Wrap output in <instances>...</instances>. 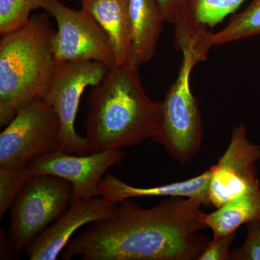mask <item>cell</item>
<instances>
[{"mask_svg": "<svg viewBox=\"0 0 260 260\" xmlns=\"http://www.w3.org/2000/svg\"><path fill=\"white\" fill-rule=\"evenodd\" d=\"M132 53L129 64L138 68L153 59L166 23L157 0H129Z\"/></svg>", "mask_w": 260, "mask_h": 260, "instance_id": "5bb4252c", "label": "cell"}, {"mask_svg": "<svg viewBox=\"0 0 260 260\" xmlns=\"http://www.w3.org/2000/svg\"><path fill=\"white\" fill-rule=\"evenodd\" d=\"M109 67L97 61L57 63L42 99L55 111L60 121L59 150L76 155L89 153L85 137L77 133L75 119L84 90L102 83Z\"/></svg>", "mask_w": 260, "mask_h": 260, "instance_id": "52a82bcc", "label": "cell"}, {"mask_svg": "<svg viewBox=\"0 0 260 260\" xmlns=\"http://www.w3.org/2000/svg\"><path fill=\"white\" fill-rule=\"evenodd\" d=\"M246 231L245 241L230 251L229 260H260V220L246 224Z\"/></svg>", "mask_w": 260, "mask_h": 260, "instance_id": "44dd1931", "label": "cell"}, {"mask_svg": "<svg viewBox=\"0 0 260 260\" xmlns=\"http://www.w3.org/2000/svg\"><path fill=\"white\" fill-rule=\"evenodd\" d=\"M259 159V145L251 143L246 126L239 124L233 130L225 153L210 167L211 205L220 208L243 191L260 186L256 167Z\"/></svg>", "mask_w": 260, "mask_h": 260, "instance_id": "30bf717a", "label": "cell"}, {"mask_svg": "<svg viewBox=\"0 0 260 260\" xmlns=\"http://www.w3.org/2000/svg\"><path fill=\"white\" fill-rule=\"evenodd\" d=\"M124 158L121 150L76 155L58 149L36 159L27 168L32 176L47 174L69 181L73 188L72 202L100 196L103 178L111 167L120 165Z\"/></svg>", "mask_w": 260, "mask_h": 260, "instance_id": "9c48e42d", "label": "cell"}, {"mask_svg": "<svg viewBox=\"0 0 260 260\" xmlns=\"http://www.w3.org/2000/svg\"><path fill=\"white\" fill-rule=\"evenodd\" d=\"M15 253H18L15 250L13 246L8 237L3 230L0 233V259H15Z\"/></svg>", "mask_w": 260, "mask_h": 260, "instance_id": "603a6c76", "label": "cell"}, {"mask_svg": "<svg viewBox=\"0 0 260 260\" xmlns=\"http://www.w3.org/2000/svg\"><path fill=\"white\" fill-rule=\"evenodd\" d=\"M44 10L57 23L53 41L56 62L97 61L109 68L116 64L107 34L86 10L71 9L59 0H47Z\"/></svg>", "mask_w": 260, "mask_h": 260, "instance_id": "ba28073f", "label": "cell"}, {"mask_svg": "<svg viewBox=\"0 0 260 260\" xmlns=\"http://www.w3.org/2000/svg\"><path fill=\"white\" fill-rule=\"evenodd\" d=\"M237 237V232L210 241L198 260H229L230 247Z\"/></svg>", "mask_w": 260, "mask_h": 260, "instance_id": "7402d4cb", "label": "cell"}, {"mask_svg": "<svg viewBox=\"0 0 260 260\" xmlns=\"http://www.w3.org/2000/svg\"><path fill=\"white\" fill-rule=\"evenodd\" d=\"M73 191L69 181L54 176L36 174L29 179L10 208L8 237L17 252L25 251L69 207Z\"/></svg>", "mask_w": 260, "mask_h": 260, "instance_id": "5b68a950", "label": "cell"}, {"mask_svg": "<svg viewBox=\"0 0 260 260\" xmlns=\"http://www.w3.org/2000/svg\"><path fill=\"white\" fill-rule=\"evenodd\" d=\"M181 52L182 60L177 79L162 102L161 127L152 140L184 165L198 153L203 143V120L199 104L191 92L190 78L195 65L205 59L194 49Z\"/></svg>", "mask_w": 260, "mask_h": 260, "instance_id": "277c9868", "label": "cell"}, {"mask_svg": "<svg viewBox=\"0 0 260 260\" xmlns=\"http://www.w3.org/2000/svg\"><path fill=\"white\" fill-rule=\"evenodd\" d=\"M246 0H191L189 12L198 25L213 28L234 14Z\"/></svg>", "mask_w": 260, "mask_h": 260, "instance_id": "ac0fdd59", "label": "cell"}, {"mask_svg": "<svg viewBox=\"0 0 260 260\" xmlns=\"http://www.w3.org/2000/svg\"><path fill=\"white\" fill-rule=\"evenodd\" d=\"M193 198L172 197L150 209L133 199L116 204L110 217L88 224L63 250L62 259L198 260L209 244L202 207Z\"/></svg>", "mask_w": 260, "mask_h": 260, "instance_id": "6da1fadb", "label": "cell"}, {"mask_svg": "<svg viewBox=\"0 0 260 260\" xmlns=\"http://www.w3.org/2000/svg\"><path fill=\"white\" fill-rule=\"evenodd\" d=\"M55 30L47 15L30 17L21 28L0 40V124L8 125L22 108L47 92L57 62Z\"/></svg>", "mask_w": 260, "mask_h": 260, "instance_id": "3957f363", "label": "cell"}, {"mask_svg": "<svg viewBox=\"0 0 260 260\" xmlns=\"http://www.w3.org/2000/svg\"><path fill=\"white\" fill-rule=\"evenodd\" d=\"M60 130L57 114L44 99L22 108L0 134V168L26 167L58 150Z\"/></svg>", "mask_w": 260, "mask_h": 260, "instance_id": "8992f818", "label": "cell"}, {"mask_svg": "<svg viewBox=\"0 0 260 260\" xmlns=\"http://www.w3.org/2000/svg\"><path fill=\"white\" fill-rule=\"evenodd\" d=\"M85 140L89 153L121 150L153 139L161 127L162 102L145 93L138 68H109L87 100Z\"/></svg>", "mask_w": 260, "mask_h": 260, "instance_id": "7a4b0ae2", "label": "cell"}, {"mask_svg": "<svg viewBox=\"0 0 260 260\" xmlns=\"http://www.w3.org/2000/svg\"><path fill=\"white\" fill-rule=\"evenodd\" d=\"M210 179L211 173L208 169L198 177L188 180L153 187H137L126 184L112 174H106L99 188L100 196L113 205L133 198L181 197L199 200L204 206L209 207L211 205L209 197Z\"/></svg>", "mask_w": 260, "mask_h": 260, "instance_id": "7c38bea8", "label": "cell"}, {"mask_svg": "<svg viewBox=\"0 0 260 260\" xmlns=\"http://www.w3.org/2000/svg\"><path fill=\"white\" fill-rule=\"evenodd\" d=\"M47 0H0V35L13 31L28 23L30 13L44 9Z\"/></svg>", "mask_w": 260, "mask_h": 260, "instance_id": "d6986e66", "label": "cell"}, {"mask_svg": "<svg viewBox=\"0 0 260 260\" xmlns=\"http://www.w3.org/2000/svg\"><path fill=\"white\" fill-rule=\"evenodd\" d=\"M166 23L174 25L175 47L181 51L188 49L207 59L211 44L212 32L208 28L198 25L189 12L191 0H157Z\"/></svg>", "mask_w": 260, "mask_h": 260, "instance_id": "2e32d148", "label": "cell"}, {"mask_svg": "<svg viewBox=\"0 0 260 260\" xmlns=\"http://www.w3.org/2000/svg\"><path fill=\"white\" fill-rule=\"evenodd\" d=\"M116 205L102 196L70 202L69 207L25 249L30 260H55L78 229L110 217Z\"/></svg>", "mask_w": 260, "mask_h": 260, "instance_id": "8fae6325", "label": "cell"}, {"mask_svg": "<svg viewBox=\"0 0 260 260\" xmlns=\"http://www.w3.org/2000/svg\"><path fill=\"white\" fill-rule=\"evenodd\" d=\"M203 219L213 232V239L226 237L244 224L260 220V186L243 191L213 213L203 214Z\"/></svg>", "mask_w": 260, "mask_h": 260, "instance_id": "9a60e30c", "label": "cell"}, {"mask_svg": "<svg viewBox=\"0 0 260 260\" xmlns=\"http://www.w3.org/2000/svg\"><path fill=\"white\" fill-rule=\"evenodd\" d=\"M82 8L92 15L107 34L116 64L129 63L132 53L129 0H80Z\"/></svg>", "mask_w": 260, "mask_h": 260, "instance_id": "4fadbf2b", "label": "cell"}, {"mask_svg": "<svg viewBox=\"0 0 260 260\" xmlns=\"http://www.w3.org/2000/svg\"><path fill=\"white\" fill-rule=\"evenodd\" d=\"M32 177L28 168H0V219L10 209L22 188Z\"/></svg>", "mask_w": 260, "mask_h": 260, "instance_id": "ffe728a7", "label": "cell"}, {"mask_svg": "<svg viewBox=\"0 0 260 260\" xmlns=\"http://www.w3.org/2000/svg\"><path fill=\"white\" fill-rule=\"evenodd\" d=\"M260 35V0H252L220 31L212 34L213 46L223 45Z\"/></svg>", "mask_w": 260, "mask_h": 260, "instance_id": "e0dca14e", "label": "cell"}]
</instances>
